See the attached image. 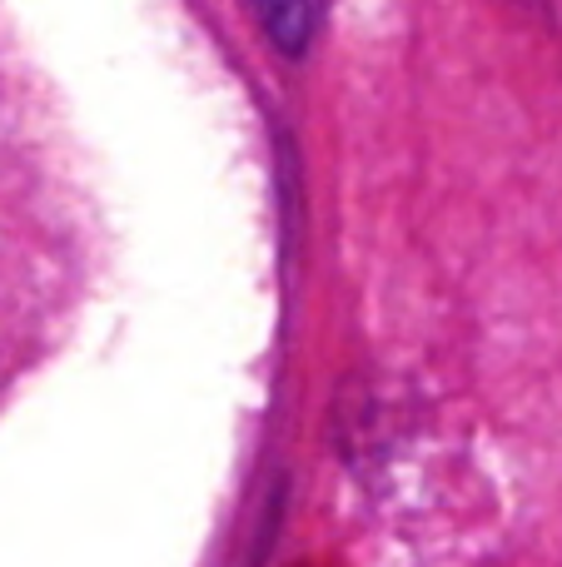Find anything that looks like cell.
Returning a JSON list of instances; mask_svg holds the SVG:
<instances>
[{
  "label": "cell",
  "instance_id": "obj_1",
  "mask_svg": "<svg viewBox=\"0 0 562 567\" xmlns=\"http://www.w3.org/2000/svg\"><path fill=\"white\" fill-rule=\"evenodd\" d=\"M254 10L284 55H304L309 40L319 35V0H254Z\"/></svg>",
  "mask_w": 562,
  "mask_h": 567
}]
</instances>
